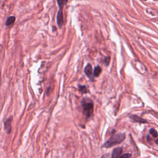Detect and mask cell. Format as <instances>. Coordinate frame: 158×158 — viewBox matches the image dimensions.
I'll list each match as a JSON object with an SVG mask.
<instances>
[{"instance_id": "cell-1", "label": "cell", "mask_w": 158, "mask_h": 158, "mask_svg": "<svg viewBox=\"0 0 158 158\" xmlns=\"http://www.w3.org/2000/svg\"><path fill=\"white\" fill-rule=\"evenodd\" d=\"M125 139V135L124 133H115L103 145L105 148H111L113 146H115L121 144Z\"/></svg>"}, {"instance_id": "cell-2", "label": "cell", "mask_w": 158, "mask_h": 158, "mask_svg": "<svg viewBox=\"0 0 158 158\" xmlns=\"http://www.w3.org/2000/svg\"><path fill=\"white\" fill-rule=\"evenodd\" d=\"M82 107L83 113L85 117L90 118L92 116L93 113V104L91 101H86L85 99H83L82 101Z\"/></svg>"}, {"instance_id": "cell-3", "label": "cell", "mask_w": 158, "mask_h": 158, "mask_svg": "<svg viewBox=\"0 0 158 158\" xmlns=\"http://www.w3.org/2000/svg\"><path fill=\"white\" fill-rule=\"evenodd\" d=\"M84 72H85V74H86V75L88 78L90 79L92 81L93 80V79L92 78L93 77V68H92V66L90 64H88L86 65V67H85V69H84Z\"/></svg>"}, {"instance_id": "cell-4", "label": "cell", "mask_w": 158, "mask_h": 158, "mask_svg": "<svg viewBox=\"0 0 158 158\" xmlns=\"http://www.w3.org/2000/svg\"><path fill=\"white\" fill-rule=\"evenodd\" d=\"M57 23L59 27L61 28L64 24V17H63V9H60L57 13Z\"/></svg>"}, {"instance_id": "cell-5", "label": "cell", "mask_w": 158, "mask_h": 158, "mask_svg": "<svg viewBox=\"0 0 158 158\" xmlns=\"http://www.w3.org/2000/svg\"><path fill=\"white\" fill-rule=\"evenodd\" d=\"M13 117H10L5 122V129L7 133H9L11 131V124H12Z\"/></svg>"}, {"instance_id": "cell-6", "label": "cell", "mask_w": 158, "mask_h": 158, "mask_svg": "<svg viewBox=\"0 0 158 158\" xmlns=\"http://www.w3.org/2000/svg\"><path fill=\"white\" fill-rule=\"evenodd\" d=\"M122 148L121 147H117L114 149L113 153H112V158H118L122 155Z\"/></svg>"}, {"instance_id": "cell-7", "label": "cell", "mask_w": 158, "mask_h": 158, "mask_svg": "<svg viewBox=\"0 0 158 158\" xmlns=\"http://www.w3.org/2000/svg\"><path fill=\"white\" fill-rule=\"evenodd\" d=\"M16 21V17L14 16H10L6 19V25L7 27H10L14 24V23Z\"/></svg>"}, {"instance_id": "cell-8", "label": "cell", "mask_w": 158, "mask_h": 158, "mask_svg": "<svg viewBox=\"0 0 158 158\" xmlns=\"http://www.w3.org/2000/svg\"><path fill=\"white\" fill-rule=\"evenodd\" d=\"M130 118L131 119H132V120L134 122H139V123H146V122L144 119H143L142 118L137 116V115H130Z\"/></svg>"}, {"instance_id": "cell-9", "label": "cell", "mask_w": 158, "mask_h": 158, "mask_svg": "<svg viewBox=\"0 0 158 158\" xmlns=\"http://www.w3.org/2000/svg\"><path fill=\"white\" fill-rule=\"evenodd\" d=\"M101 71H102V69H101V67L99 66V65H98V66H96L95 68V69H94L93 76L96 77H98L100 75V74H101Z\"/></svg>"}, {"instance_id": "cell-10", "label": "cell", "mask_w": 158, "mask_h": 158, "mask_svg": "<svg viewBox=\"0 0 158 158\" xmlns=\"http://www.w3.org/2000/svg\"><path fill=\"white\" fill-rule=\"evenodd\" d=\"M79 90L80 91V92H82V93H87V91H88V90L87 87L85 86V85H79Z\"/></svg>"}, {"instance_id": "cell-11", "label": "cell", "mask_w": 158, "mask_h": 158, "mask_svg": "<svg viewBox=\"0 0 158 158\" xmlns=\"http://www.w3.org/2000/svg\"><path fill=\"white\" fill-rule=\"evenodd\" d=\"M149 133H150V134H151L153 137H155V138H157V131L155 129H151L149 130Z\"/></svg>"}, {"instance_id": "cell-12", "label": "cell", "mask_w": 158, "mask_h": 158, "mask_svg": "<svg viewBox=\"0 0 158 158\" xmlns=\"http://www.w3.org/2000/svg\"><path fill=\"white\" fill-rule=\"evenodd\" d=\"M67 1V0H57V2L58 3V5L60 7V9H63V7L64 5L65 2Z\"/></svg>"}, {"instance_id": "cell-13", "label": "cell", "mask_w": 158, "mask_h": 158, "mask_svg": "<svg viewBox=\"0 0 158 158\" xmlns=\"http://www.w3.org/2000/svg\"><path fill=\"white\" fill-rule=\"evenodd\" d=\"M131 157V155L129 153L124 154V155H121L118 158H130Z\"/></svg>"}, {"instance_id": "cell-14", "label": "cell", "mask_w": 158, "mask_h": 158, "mask_svg": "<svg viewBox=\"0 0 158 158\" xmlns=\"http://www.w3.org/2000/svg\"><path fill=\"white\" fill-rule=\"evenodd\" d=\"M110 59H111V57L109 56V57H106V58L105 59V60H104V63H105V64L106 65H109V62H110Z\"/></svg>"}, {"instance_id": "cell-15", "label": "cell", "mask_w": 158, "mask_h": 158, "mask_svg": "<svg viewBox=\"0 0 158 158\" xmlns=\"http://www.w3.org/2000/svg\"><path fill=\"white\" fill-rule=\"evenodd\" d=\"M144 1H146V0H144Z\"/></svg>"}]
</instances>
